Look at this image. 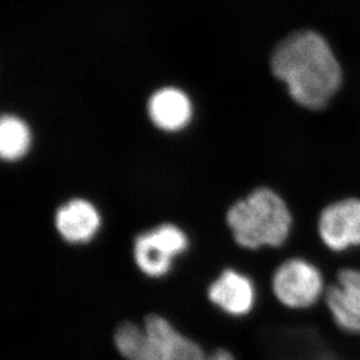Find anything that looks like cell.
Masks as SVG:
<instances>
[{"instance_id": "6da1fadb", "label": "cell", "mask_w": 360, "mask_h": 360, "mask_svg": "<svg viewBox=\"0 0 360 360\" xmlns=\"http://www.w3.org/2000/svg\"><path fill=\"white\" fill-rule=\"evenodd\" d=\"M273 74L300 105L321 109L342 84V69L329 44L315 32L289 35L272 56Z\"/></svg>"}, {"instance_id": "7a4b0ae2", "label": "cell", "mask_w": 360, "mask_h": 360, "mask_svg": "<svg viewBox=\"0 0 360 360\" xmlns=\"http://www.w3.org/2000/svg\"><path fill=\"white\" fill-rule=\"evenodd\" d=\"M226 221L241 248H279L290 233L292 214L279 195L259 188L229 209Z\"/></svg>"}, {"instance_id": "3957f363", "label": "cell", "mask_w": 360, "mask_h": 360, "mask_svg": "<svg viewBox=\"0 0 360 360\" xmlns=\"http://www.w3.org/2000/svg\"><path fill=\"white\" fill-rule=\"evenodd\" d=\"M115 345L126 360H205L198 344L174 329L166 319L150 315L143 329L124 322L115 331Z\"/></svg>"}, {"instance_id": "277c9868", "label": "cell", "mask_w": 360, "mask_h": 360, "mask_svg": "<svg viewBox=\"0 0 360 360\" xmlns=\"http://www.w3.org/2000/svg\"><path fill=\"white\" fill-rule=\"evenodd\" d=\"M273 292L283 306L306 309L320 299L324 282L320 269L303 259H290L276 269Z\"/></svg>"}, {"instance_id": "5b68a950", "label": "cell", "mask_w": 360, "mask_h": 360, "mask_svg": "<svg viewBox=\"0 0 360 360\" xmlns=\"http://www.w3.org/2000/svg\"><path fill=\"white\" fill-rule=\"evenodd\" d=\"M187 248V236L181 229L173 224H163L136 239L134 259L145 274L159 278L169 271L174 257Z\"/></svg>"}, {"instance_id": "8992f818", "label": "cell", "mask_w": 360, "mask_h": 360, "mask_svg": "<svg viewBox=\"0 0 360 360\" xmlns=\"http://www.w3.org/2000/svg\"><path fill=\"white\" fill-rule=\"evenodd\" d=\"M319 233L333 251L360 245V200L347 198L326 207L319 219Z\"/></svg>"}, {"instance_id": "52a82bcc", "label": "cell", "mask_w": 360, "mask_h": 360, "mask_svg": "<svg viewBox=\"0 0 360 360\" xmlns=\"http://www.w3.org/2000/svg\"><path fill=\"white\" fill-rule=\"evenodd\" d=\"M326 303L340 329L360 335V271L344 269L326 292Z\"/></svg>"}, {"instance_id": "ba28073f", "label": "cell", "mask_w": 360, "mask_h": 360, "mask_svg": "<svg viewBox=\"0 0 360 360\" xmlns=\"http://www.w3.org/2000/svg\"><path fill=\"white\" fill-rule=\"evenodd\" d=\"M209 299L221 309L236 316H243L255 306V285L248 276L228 269L221 273L207 292Z\"/></svg>"}, {"instance_id": "9c48e42d", "label": "cell", "mask_w": 360, "mask_h": 360, "mask_svg": "<svg viewBox=\"0 0 360 360\" xmlns=\"http://www.w3.org/2000/svg\"><path fill=\"white\" fill-rule=\"evenodd\" d=\"M55 224L63 239L77 244L94 238L101 226V217L88 200H72L58 209Z\"/></svg>"}, {"instance_id": "30bf717a", "label": "cell", "mask_w": 360, "mask_h": 360, "mask_svg": "<svg viewBox=\"0 0 360 360\" xmlns=\"http://www.w3.org/2000/svg\"><path fill=\"white\" fill-rule=\"evenodd\" d=\"M148 113L159 129L177 131L184 129L191 120V101L179 89L163 88L150 97Z\"/></svg>"}, {"instance_id": "8fae6325", "label": "cell", "mask_w": 360, "mask_h": 360, "mask_svg": "<svg viewBox=\"0 0 360 360\" xmlns=\"http://www.w3.org/2000/svg\"><path fill=\"white\" fill-rule=\"evenodd\" d=\"M279 360H335L333 354L309 331H289Z\"/></svg>"}, {"instance_id": "7c38bea8", "label": "cell", "mask_w": 360, "mask_h": 360, "mask_svg": "<svg viewBox=\"0 0 360 360\" xmlns=\"http://www.w3.org/2000/svg\"><path fill=\"white\" fill-rule=\"evenodd\" d=\"M31 143L27 125L17 117L4 116L0 122V155L13 161L24 157Z\"/></svg>"}, {"instance_id": "4fadbf2b", "label": "cell", "mask_w": 360, "mask_h": 360, "mask_svg": "<svg viewBox=\"0 0 360 360\" xmlns=\"http://www.w3.org/2000/svg\"><path fill=\"white\" fill-rule=\"evenodd\" d=\"M205 360H236L235 357L230 354L228 350L224 349H219V350L214 351V354L210 356H207Z\"/></svg>"}]
</instances>
